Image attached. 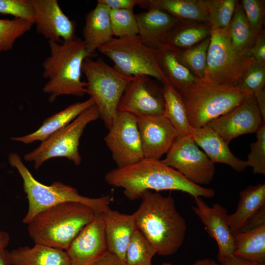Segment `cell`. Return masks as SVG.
Here are the masks:
<instances>
[{
  "mask_svg": "<svg viewBox=\"0 0 265 265\" xmlns=\"http://www.w3.org/2000/svg\"><path fill=\"white\" fill-rule=\"evenodd\" d=\"M110 20L113 36L116 38L138 35L137 23L133 10L110 9Z\"/></svg>",
  "mask_w": 265,
  "mask_h": 265,
  "instance_id": "36",
  "label": "cell"
},
{
  "mask_svg": "<svg viewBox=\"0 0 265 265\" xmlns=\"http://www.w3.org/2000/svg\"><path fill=\"white\" fill-rule=\"evenodd\" d=\"M193 265H219L214 260L211 259H203L196 261Z\"/></svg>",
  "mask_w": 265,
  "mask_h": 265,
  "instance_id": "48",
  "label": "cell"
},
{
  "mask_svg": "<svg viewBox=\"0 0 265 265\" xmlns=\"http://www.w3.org/2000/svg\"><path fill=\"white\" fill-rule=\"evenodd\" d=\"M118 111L131 113L136 117L163 115L164 101L162 88L143 75L133 77L120 101Z\"/></svg>",
  "mask_w": 265,
  "mask_h": 265,
  "instance_id": "13",
  "label": "cell"
},
{
  "mask_svg": "<svg viewBox=\"0 0 265 265\" xmlns=\"http://www.w3.org/2000/svg\"><path fill=\"white\" fill-rule=\"evenodd\" d=\"M161 161L197 185H209L215 167L191 135L178 136Z\"/></svg>",
  "mask_w": 265,
  "mask_h": 265,
  "instance_id": "11",
  "label": "cell"
},
{
  "mask_svg": "<svg viewBox=\"0 0 265 265\" xmlns=\"http://www.w3.org/2000/svg\"><path fill=\"white\" fill-rule=\"evenodd\" d=\"M237 0H206L208 23L212 28L228 27L232 19Z\"/></svg>",
  "mask_w": 265,
  "mask_h": 265,
  "instance_id": "35",
  "label": "cell"
},
{
  "mask_svg": "<svg viewBox=\"0 0 265 265\" xmlns=\"http://www.w3.org/2000/svg\"><path fill=\"white\" fill-rule=\"evenodd\" d=\"M254 62L250 56L239 53L234 48L228 27H212L205 77L220 84L237 87L245 70Z\"/></svg>",
  "mask_w": 265,
  "mask_h": 265,
  "instance_id": "9",
  "label": "cell"
},
{
  "mask_svg": "<svg viewBox=\"0 0 265 265\" xmlns=\"http://www.w3.org/2000/svg\"><path fill=\"white\" fill-rule=\"evenodd\" d=\"M99 118V112L94 105L67 126L42 142L35 150L26 154L24 159L33 162L35 169H38L48 159L55 157L66 158L79 165L81 162L79 152L80 139L86 126Z\"/></svg>",
  "mask_w": 265,
  "mask_h": 265,
  "instance_id": "10",
  "label": "cell"
},
{
  "mask_svg": "<svg viewBox=\"0 0 265 265\" xmlns=\"http://www.w3.org/2000/svg\"><path fill=\"white\" fill-rule=\"evenodd\" d=\"M35 12L37 32L58 43L74 38L76 23L63 12L56 0H29Z\"/></svg>",
  "mask_w": 265,
  "mask_h": 265,
  "instance_id": "16",
  "label": "cell"
},
{
  "mask_svg": "<svg viewBox=\"0 0 265 265\" xmlns=\"http://www.w3.org/2000/svg\"><path fill=\"white\" fill-rule=\"evenodd\" d=\"M99 51L113 62L114 68L127 77L143 75L167 82L160 66L159 51L146 46L137 35L112 37Z\"/></svg>",
  "mask_w": 265,
  "mask_h": 265,
  "instance_id": "8",
  "label": "cell"
},
{
  "mask_svg": "<svg viewBox=\"0 0 265 265\" xmlns=\"http://www.w3.org/2000/svg\"><path fill=\"white\" fill-rule=\"evenodd\" d=\"M162 265H173L172 264L169 263H163Z\"/></svg>",
  "mask_w": 265,
  "mask_h": 265,
  "instance_id": "49",
  "label": "cell"
},
{
  "mask_svg": "<svg viewBox=\"0 0 265 265\" xmlns=\"http://www.w3.org/2000/svg\"><path fill=\"white\" fill-rule=\"evenodd\" d=\"M33 25L23 19H0V52L11 50L16 40L29 31Z\"/></svg>",
  "mask_w": 265,
  "mask_h": 265,
  "instance_id": "34",
  "label": "cell"
},
{
  "mask_svg": "<svg viewBox=\"0 0 265 265\" xmlns=\"http://www.w3.org/2000/svg\"><path fill=\"white\" fill-rule=\"evenodd\" d=\"M195 205L192 207L209 235L216 242L218 260L232 255L235 251L234 237L227 222L228 212L218 203L210 207L201 197L194 198Z\"/></svg>",
  "mask_w": 265,
  "mask_h": 265,
  "instance_id": "19",
  "label": "cell"
},
{
  "mask_svg": "<svg viewBox=\"0 0 265 265\" xmlns=\"http://www.w3.org/2000/svg\"><path fill=\"white\" fill-rule=\"evenodd\" d=\"M144 157L159 160L168 152L178 135L164 115L137 117Z\"/></svg>",
  "mask_w": 265,
  "mask_h": 265,
  "instance_id": "17",
  "label": "cell"
},
{
  "mask_svg": "<svg viewBox=\"0 0 265 265\" xmlns=\"http://www.w3.org/2000/svg\"><path fill=\"white\" fill-rule=\"evenodd\" d=\"M141 202L132 214L136 229L139 230L161 256L176 253L185 240V219L177 211L170 195L158 192H144Z\"/></svg>",
  "mask_w": 265,
  "mask_h": 265,
  "instance_id": "2",
  "label": "cell"
},
{
  "mask_svg": "<svg viewBox=\"0 0 265 265\" xmlns=\"http://www.w3.org/2000/svg\"><path fill=\"white\" fill-rule=\"evenodd\" d=\"M138 5L161 9L179 20L208 23L206 0H142Z\"/></svg>",
  "mask_w": 265,
  "mask_h": 265,
  "instance_id": "27",
  "label": "cell"
},
{
  "mask_svg": "<svg viewBox=\"0 0 265 265\" xmlns=\"http://www.w3.org/2000/svg\"><path fill=\"white\" fill-rule=\"evenodd\" d=\"M110 11L108 6L98 0L95 8L85 16L82 40L88 53L93 57L96 55L97 50L113 37Z\"/></svg>",
  "mask_w": 265,
  "mask_h": 265,
  "instance_id": "23",
  "label": "cell"
},
{
  "mask_svg": "<svg viewBox=\"0 0 265 265\" xmlns=\"http://www.w3.org/2000/svg\"><path fill=\"white\" fill-rule=\"evenodd\" d=\"M0 265H12L10 252L5 249L0 250Z\"/></svg>",
  "mask_w": 265,
  "mask_h": 265,
  "instance_id": "46",
  "label": "cell"
},
{
  "mask_svg": "<svg viewBox=\"0 0 265 265\" xmlns=\"http://www.w3.org/2000/svg\"><path fill=\"white\" fill-rule=\"evenodd\" d=\"M8 159L23 181L28 202L27 212L23 220L25 224H28L41 212L62 203L81 202L89 205L97 212H103L111 201L110 195L98 198L87 197L80 195L75 188L60 182H54L50 186L45 185L33 177L17 153H11Z\"/></svg>",
  "mask_w": 265,
  "mask_h": 265,
  "instance_id": "6",
  "label": "cell"
},
{
  "mask_svg": "<svg viewBox=\"0 0 265 265\" xmlns=\"http://www.w3.org/2000/svg\"><path fill=\"white\" fill-rule=\"evenodd\" d=\"M265 65L254 62L245 70L237 87L254 95L265 89Z\"/></svg>",
  "mask_w": 265,
  "mask_h": 265,
  "instance_id": "37",
  "label": "cell"
},
{
  "mask_svg": "<svg viewBox=\"0 0 265 265\" xmlns=\"http://www.w3.org/2000/svg\"><path fill=\"white\" fill-rule=\"evenodd\" d=\"M0 14L12 15L35 24V12L29 0H0Z\"/></svg>",
  "mask_w": 265,
  "mask_h": 265,
  "instance_id": "40",
  "label": "cell"
},
{
  "mask_svg": "<svg viewBox=\"0 0 265 265\" xmlns=\"http://www.w3.org/2000/svg\"><path fill=\"white\" fill-rule=\"evenodd\" d=\"M219 261L221 265H265V264L248 260L234 254L224 257Z\"/></svg>",
  "mask_w": 265,
  "mask_h": 265,
  "instance_id": "43",
  "label": "cell"
},
{
  "mask_svg": "<svg viewBox=\"0 0 265 265\" xmlns=\"http://www.w3.org/2000/svg\"><path fill=\"white\" fill-rule=\"evenodd\" d=\"M212 30L207 22L179 20L167 35L162 48L173 52L187 49L210 36Z\"/></svg>",
  "mask_w": 265,
  "mask_h": 265,
  "instance_id": "25",
  "label": "cell"
},
{
  "mask_svg": "<svg viewBox=\"0 0 265 265\" xmlns=\"http://www.w3.org/2000/svg\"><path fill=\"white\" fill-rule=\"evenodd\" d=\"M138 33L148 47L159 50L168 33L179 20L164 10L156 8L135 14Z\"/></svg>",
  "mask_w": 265,
  "mask_h": 265,
  "instance_id": "21",
  "label": "cell"
},
{
  "mask_svg": "<svg viewBox=\"0 0 265 265\" xmlns=\"http://www.w3.org/2000/svg\"><path fill=\"white\" fill-rule=\"evenodd\" d=\"M210 42V36L192 47L173 52L177 60L198 79L205 77Z\"/></svg>",
  "mask_w": 265,
  "mask_h": 265,
  "instance_id": "32",
  "label": "cell"
},
{
  "mask_svg": "<svg viewBox=\"0 0 265 265\" xmlns=\"http://www.w3.org/2000/svg\"><path fill=\"white\" fill-rule=\"evenodd\" d=\"M179 93L192 128L207 125L240 105L250 94L237 87L220 84L206 77L197 79Z\"/></svg>",
  "mask_w": 265,
  "mask_h": 265,
  "instance_id": "5",
  "label": "cell"
},
{
  "mask_svg": "<svg viewBox=\"0 0 265 265\" xmlns=\"http://www.w3.org/2000/svg\"><path fill=\"white\" fill-rule=\"evenodd\" d=\"M65 251L71 265H91L107 251L102 212H96Z\"/></svg>",
  "mask_w": 265,
  "mask_h": 265,
  "instance_id": "15",
  "label": "cell"
},
{
  "mask_svg": "<svg viewBox=\"0 0 265 265\" xmlns=\"http://www.w3.org/2000/svg\"><path fill=\"white\" fill-rule=\"evenodd\" d=\"M109 185L122 188L130 200L141 198L146 190H178L186 192L194 198H212L214 189L195 184L161 160L144 158L132 165L115 168L105 176Z\"/></svg>",
  "mask_w": 265,
  "mask_h": 265,
  "instance_id": "1",
  "label": "cell"
},
{
  "mask_svg": "<svg viewBox=\"0 0 265 265\" xmlns=\"http://www.w3.org/2000/svg\"><path fill=\"white\" fill-rule=\"evenodd\" d=\"M264 122L254 96L249 94L240 105L207 125L229 144L238 136L256 133Z\"/></svg>",
  "mask_w": 265,
  "mask_h": 265,
  "instance_id": "14",
  "label": "cell"
},
{
  "mask_svg": "<svg viewBox=\"0 0 265 265\" xmlns=\"http://www.w3.org/2000/svg\"><path fill=\"white\" fill-rule=\"evenodd\" d=\"M240 3L252 31L257 37L263 30L265 0H242Z\"/></svg>",
  "mask_w": 265,
  "mask_h": 265,
  "instance_id": "39",
  "label": "cell"
},
{
  "mask_svg": "<svg viewBox=\"0 0 265 265\" xmlns=\"http://www.w3.org/2000/svg\"><path fill=\"white\" fill-rule=\"evenodd\" d=\"M227 222L233 233L244 232L265 224V184L249 186L239 192L235 212Z\"/></svg>",
  "mask_w": 265,
  "mask_h": 265,
  "instance_id": "18",
  "label": "cell"
},
{
  "mask_svg": "<svg viewBox=\"0 0 265 265\" xmlns=\"http://www.w3.org/2000/svg\"><path fill=\"white\" fill-rule=\"evenodd\" d=\"M228 28L234 48L239 53L248 55L257 37L252 31L243 9L238 0Z\"/></svg>",
  "mask_w": 265,
  "mask_h": 265,
  "instance_id": "31",
  "label": "cell"
},
{
  "mask_svg": "<svg viewBox=\"0 0 265 265\" xmlns=\"http://www.w3.org/2000/svg\"><path fill=\"white\" fill-rule=\"evenodd\" d=\"M82 72L87 79L86 94L97 106L100 117L109 129L116 118L120 101L133 77L126 76L102 58H86Z\"/></svg>",
  "mask_w": 265,
  "mask_h": 265,
  "instance_id": "7",
  "label": "cell"
},
{
  "mask_svg": "<svg viewBox=\"0 0 265 265\" xmlns=\"http://www.w3.org/2000/svg\"><path fill=\"white\" fill-rule=\"evenodd\" d=\"M190 135L197 146L202 149L214 164H225L237 172H243L247 167L245 160L236 157L228 144L208 125L192 128Z\"/></svg>",
  "mask_w": 265,
  "mask_h": 265,
  "instance_id": "22",
  "label": "cell"
},
{
  "mask_svg": "<svg viewBox=\"0 0 265 265\" xmlns=\"http://www.w3.org/2000/svg\"><path fill=\"white\" fill-rule=\"evenodd\" d=\"M248 55L255 62L265 65V32L263 30L257 37L255 42L251 49Z\"/></svg>",
  "mask_w": 265,
  "mask_h": 265,
  "instance_id": "41",
  "label": "cell"
},
{
  "mask_svg": "<svg viewBox=\"0 0 265 265\" xmlns=\"http://www.w3.org/2000/svg\"><path fill=\"white\" fill-rule=\"evenodd\" d=\"M48 42L50 54L43 62L42 68L43 77L48 79L43 92L49 95V101L53 102L64 95L83 96L87 83L81 80L82 65L86 58L93 56L83 40L76 36L61 43Z\"/></svg>",
  "mask_w": 265,
  "mask_h": 265,
  "instance_id": "3",
  "label": "cell"
},
{
  "mask_svg": "<svg viewBox=\"0 0 265 265\" xmlns=\"http://www.w3.org/2000/svg\"><path fill=\"white\" fill-rule=\"evenodd\" d=\"M260 111L263 121L265 122V91L263 89L253 95Z\"/></svg>",
  "mask_w": 265,
  "mask_h": 265,
  "instance_id": "45",
  "label": "cell"
},
{
  "mask_svg": "<svg viewBox=\"0 0 265 265\" xmlns=\"http://www.w3.org/2000/svg\"><path fill=\"white\" fill-rule=\"evenodd\" d=\"M12 265H71L65 250L35 244L10 252Z\"/></svg>",
  "mask_w": 265,
  "mask_h": 265,
  "instance_id": "26",
  "label": "cell"
},
{
  "mask_svg": "<svg viewBox=\"0 0 265 265\" xmlns=\"http://www.w3.org/2000/svg\"><path fill=\"white\" fill-rule=\"evenodd\" d=\"M156 249L143 234L136 229L128 245L125 257L126 265H152Z\"/></svg>",
  "mask_w": 265,
  "mask_h": 265,
  "instance_id": "33",
  "label": "cell"
},
{
  "mask_svg": "<svg viewBox=\"0 0 265 265\" xmlns=\"http://www.w3.org/2000/svg\"><path fill=\"white\" fill-rule=\"evenodd\" d=\"M233 234L234 255L248 260L265 264V224Z\"/></svg>",
  "mask_w": 265,
  "mask_h": 265,
  "instance_id": "28",
  "label": "cell"
},
{
  "mask_svg": "<svg viewBox=\"0 0 265 265\" xmlns=\"http://www.w3.org/2000/svg\"><path fill=\"white\" fill-rule=\"evenodd\" d=\"M164 116L175 129L178 136L190 135L192 128L181 95L169 83L163 84Z\"/></svg>",
  "mask_w": 265,
  "mask_h": 265,
  "instance_id": "29",
  "label": "cell"
},
{
  "mask_svg": "<svg viewBox=\"0 0 265 265\" xmlns=\"http://www.w3.org/2000/svg\"><path fill=\"white\" fill-rule=\"evenodd\" d=\"M159 51V62L166 80L179 93L197 79L176 58L174 53L162 48Z\"/></svg>",
  "mask_w": 265,
  "mask_h": 265,
  "instance_id": "30",
  "label": "cell"
},
{
  "mask_svg": "<svg viewBox=\"0 0 265 265\" xmlns=\"http://www.w3.org/2000/svg\"><path fill=\"white\" fill-rule=\"evenodd\" d=\"M108 6L110 9H132L139 5L142 0H98Z\"/></svg>",
  "mask_w": 265,
  "mask_h": 265,
  "instance_id": "42",
  "label": "cell"
},
{
  "mask_svg": "<svg viewBox=\"0 0 265 265\" xmlns=\"http://www.w3.org/2000/svg\"><path fill=\"white\" fill-rule=\"evenodd\" d=\"M257 140L250 144V151L245 160L254 174H265V123L256 132Z\"/></svg>",
  "mask_w": 265,
  "mask_h": 265,
  "instance_id": "38",
  "label": "cell"
},
{
  "mask_svg": "<svg viewBox=\"0 0 265 265\" xmlns=\"http://www.w3.org/2000/svg\"><path fill=\"white\" fill-rule=\"evenodd\" d=\"M96 212L83 203H62L36 215L27 224L28 233L35 244L66 250Z\"/></svg>",
  "mask_w": 265,
  "mask_h": 265,
  "instance_id": "4",
  "label": "cell"
},
{
  "mask_svg": "<svg viewBox=\"0 0 265 265\" xmlns=\"http://www.w3.org/2000/svg\"><path fill=\"white\" fill-rule=\"evenodd\" d=\"M94 105L95 103L90 97L85 101L71 104L45 119L36 131L26 135L13 137L11 139L25 144H30L36 141L43 142L67 126L81 112Z\"/></svg>",
  "mask_w": 265,
  "mask_h": 265,
  "instance_id": "24",
  "label": "cell"
},
{
  "mask_svg": "<svg viewBox=\"0 0 265 265\" xmlns=\"http://www.w3.org/2000/svg\"><path fill=\"white\" fill-rule=\"evenodd\" d=\"M91 265H126V264L114 254L106 251Z\"/></svg>",
  "mask_w": 265,
  "mask_h": 265,
  "instance_id": "44",
  "label": "cell"
},
{
  "mask_svg": "<svg viewBox=\"0 0 265 265\" xmlns=\"http://www.w3.org/2000/svg\"><path fill=\"white\" fill-rule=\"evenodd\" d=\"M108 130L105 141L117 168L132 165L145 158L135 116L118 111Z\"/></svg>",
  "mask_w": 265,
  "mask_h": 265,
  "instance_id": "12",
  "label": "cell"
},
{
  "mask_svg": "<svg viewBox=\"0 0 265 265\" xmlns=\"http://www.w3.org/2000/svg\"><path fill=\"white\" fill-rule=\"evenodd\" d=\"M102 214L107 251L125 262L128 245L136 229L133 215L120 213L109 207Z\"/></svg>",
  "mask_w": 265,
  "mask_h": 265,
  "instance_id": "20",
  "label": "cell"
},
{
  "mask_svg": "<svg viewBox=\"0 0 265 265\" xmlns=\"http://www.w3.org/2000/svg\"><path fill=\"white\" fill-rule=\"evenodd\" d=\"M10 236L6 232L0 231V250L5 249L10 241Z\"/></svg>",
  "mask_w": 265,
  "mask_h": 265,
  "instance_id": "47",
  "label": "cell"
}]
</instances>
